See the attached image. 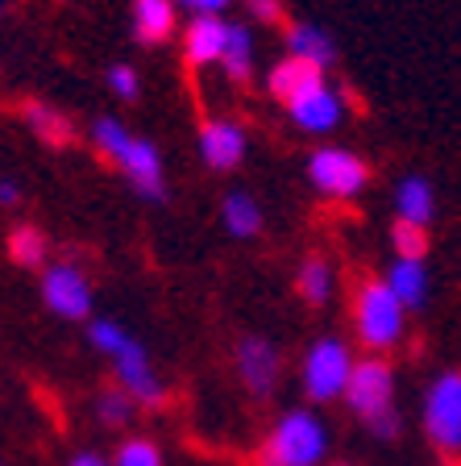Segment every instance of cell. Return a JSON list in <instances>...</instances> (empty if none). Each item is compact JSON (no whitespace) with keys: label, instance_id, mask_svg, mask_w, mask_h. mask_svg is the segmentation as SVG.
Returning <instances> with one entry per match:
<instances>
[{"label":"cell","instance_id":"cell-1","mask_svg":"<svg viewBox=\"0 0 461 466\" xmlns=\"http://www.w3.org/2000/svg\"><path fill=\"white\" fill-rule=\"evenodd\" d=\"M328 458V425L312 408H287L275 429L254 450L250 466H325Z\"/></svg>","mask_w":461,"mask_h":466},{"label":"cell","instance_id":"cell-2","mask_svg":"<svg viewBox=\"0 0 461 466\" xmlns=\"http://www.w3.org/2000/svg\"><path fill=\"white\" fill-rule=\"evenodd\" d=\"M354 329H357V338H362V346L370 350V354H378V359L404 341L407 309L395 300V291L386 288V279H362L357 283V291H354Z\"/></svg>","mask_w":461,"mask_h":466},{"label":"cell","instance_id":"cell-3","mask_svg":"<svg viewBox=\"0 0 461 466\" xmlns=\"http://www.w3.org/2000/svg\"><path fill=\"white\" fill-rule=\"evenodd\" d=\"M354 350H349V341L333 338V333H325V338H316L312 346L304 350V362H299V383H304V396L312 400V404H333V400H346V388L349 379H354Z\"/></svg>","mask_w":461,"mask_h":466},{"label":"cell","instance_id":"cell-4","mask_svg":"<svg viewBox=\"0 0 461 466\" xmlns=\"http://www.w3.org/2000/svg\"><path fill=\"white\" fill-rule=\"evenodd\" d=\"M420 420L433 450H441L445 458H461V370H441L424 388Z\"/></svg>","mask_w":461,"mask_h":466},{"label":"cell","instance_id":"cell-5","mask_svg":"<svg viewBox=\"0 0 461 466\" xmlns=\"http://www.w3.org/2000/svg\"><path fill=\"white\" fill-rule=\"evenodd\" d=\"M346 408L362 420L366 429L378 425V420L395 417L399 408H395V370L386 359L370 354V359H357L354 367V379H349L346 388Z\"/></svg>","mask_w":461,"mask_h":466},{"label":"cell","instance_id":"cell-6","mask_svg":"<svg viewBox=\"0 0 461 466\" xmlns=\"http://www.w3.org/2000/svg\"><path fill=\"white\" fill-rule=\"evenodd\" d=\"M307 179L328 200H354L370 184V163L346 146H320L307 158Z\"/></svg>","mask_w":461,"mask_h":466},{"label":"cell","instance_id":"cell-7","mask_svg":"<svg viewBox=\"0 0 461 466\" xmlns=\"http://www.w3.org/2000/svg\"><path fill=\"white\" fill-rule=\"evenodd\" d=\"M42 300L63 320H92L96 291H92V279L79 271L75 262H50L42 271Z\"/></svg>","mask_w":461,"mask_h":466},{"label":"cell","instance_id":"cell-8","mask_svg":"<svg viewBox=\"0 0 461 466\" xmlns=\"http://www.w3.org/2000/svg\"><path fill=\"white\" fill-rule=\"evenodd\" d=\"M113 370H116V388L125 391L137 408H163L166 404V383L158 379L150 362V350L142 346L137 338L125 341V350L113 359Z\"/></svg>","mask_w":461,"mask_h":466},{"label":"cell","instance_id":"cell-9","mask_svg":"<svg viewBox=\"0 0 461 466\" xmlns=\"http://www.w3.org/2000/svg\"><path fill=\"white\" fill-rule=\"evenodd\" d=\"M233 362H237L241 388L250 391L254 400L275 396V388H279V379H283V354L275 341L270 338H241Z\"/></svg>","mask_w":461,"mask_h":466},{"label":"cell","instance_id":"cell-10","mask_svg":"<svg viewBox=\"0 0 461 466\" xmlns=\"http://www.w3.org/2000/svg\"><path fill=\"white\" fill-rule=\"evenodd\" d=\"M195 142H200V158L212 171H233V167H241L246 150H250L246 126L233 121V116H208V121H200Z\"/></svg>","mask_w":461,"mask_h":466},{"label":"cell","instance_id":"cell-11","mask_svg":"<svg viewBox=\"0 0 461 466\" xmlns=\"http://www.w3.org/2000/svg\"><path fill=\"white\" fill-rule=\"evenodd\" d=\"M116 171L129 179L142 200H163L166 196V171H163V155H158V146L150 137H134L125 146V155L116 158Z\"/></svg>","mask_w":461,"mask_h":466},{"label":"cell","instance_id":"cell-12","mask_svg":"<svg viewBox=\"0 0 461 466\" xmlns=\"http://www.w3.org/2000/svg\"><path fill=\"white\" fill-rule=\"evenodd\" d=\"M287 116L304 129V134H333V129L341 126V116H346V92H336V87L325 79V84H316L299 100H291Z\"/></svg>","mask_w":461,"mask_h":466},{"label":"cell","instance_id":"cell-13","mask_svg":"<svg viewBox=\"0 0 461 466\" xmlns=\"http://www.w3.org/2000/svg\"><path fill=\"white\" fill-rule=\"evenodd\" d=\"M225 46H229V21L225 17H192L183 29V63L192 71L221 63Z\"/></svg>","mask_w":461,"mask_h":466},{"label":"cell","instance_id":"cell-14","mask_svg":"<svg viewBox=\"0 0 461 466\" xmlns=\"http://www.w3.org/2000/svg\"><path fill=\"white\" fill-rule=\"evenodd\" d=\"M129 21H134V38L142 46H163L179 29V9H175V0H134Z\"/></svg>","mask_w":461,"mask_h":466},{"label":"cell","instance_id":"cell-15","mask_svg":"<svg viewBox=\"0 0 461 466\" xmlns=\"http://www.w3.org/2000/svg\"><path fill=\"white\" fill-rule=\"evenodd\" d=\"M287 55L299 63H312V67L328 71L336 63V42L328 38V29L312 25V21H291L287 25Z\"/></svg>","mask_w":461,"mask_h":466},{"label":"cell","instance_id":"cell-16","mask_svg":"<svg viewBox=\"0 0 461 466\" xmlns=\"http://www.w3.org/2000/svg\"><path fill=\"white\" fill-rule=\"evenodd\" d=\"M316 84H325V71L312 67V63H299V58H291V55L266 71V87H270V96L283 100V105L299 100L304 92H312Z\"/></svg>","mask_w":461,"mask_h":466},{"label":"cell","instance_id":"cell-17","mask_svg":"<svg viewBox=\"0 0 461 466\" xmlns=\"http://www.w3.org/2000/svg\"><path fill=\"white\" fill-rule=\"evenodd\" d=\"M395 213H399V221H412V225H424V229H428L436 217L433 184H428L424 175H404L399 187H395Z\"/></svg>","mask_w":461,"mask_h":466},{"label":"cell","instance_id":"cell-18","mask_svg":"<svg viewBox=\"0 0 461 466\" xmlns=\"http://www.w3.org/2000/svg\"><path fill=\"white\" fill-rule=\"evenodd\" d=\"M386 288L395 291V300L404 304L407 312H420L428 304V267L424 262H407V258H395L391 271L383 275Z\"/></svg>","mask_w":461,"mask_h":466},{"label":"cell","instance_id":"cell-19","mask_svg":"<svg viewBox=\"0 0 461 466\" xmlns=\"http://www.w3.org/2000/svg\"><path fill=\"white\" fill-rule=\"evenodd\" d=\"M21 116H25V126L34 129L46 146H71L75 142V126H71V116L63 113V108L46 105V100H29V105L21 108Z\"/></svg>","mask_w":461,"mask_h":466},{"label":"cell","instance_id":"cell-20","mask_svg":"<svg viewBox=\"0 0 461 466\" xmlns=\"http://www.w3.org/2000/svg\"><path fill=\"white\" fill-rule=\"evenodd\" d=\"M221 225L229 229V238H258L266 217H262V204L254 200L250 192H229L221 200Z\"/></svg>","mask_w":461,"mask_h":466},{"label":"cell","instance_id":"cell-21","mask_svg":"<svg viewBox=\"0 0 461 466\" xmlns=\"http://www.w3.org/2000/svg\"><path fill=\"white\" fill-rule=\"evenodd\" d=\"M333 288H336L333 267H328L320 254L304 258V267L296 271V291L304 296V304H312V309H325V304L333 300Z\"/></svg>","mask_w":461,"mask_h":466},{"label":"cell","instance_id":"cell-22","mask_svg":"<svg viewBox=\"0 0 461 466\" xmlns=\"http://www.w3.org/2000/svg\"><path fill=\"white\" fill-rule=\"evenodd\" d=\"M221 67L233 84H250L254 79V34H250V25L229 21V46H225Z\"/></svg>","mask_w":461,"mask_h":466},{"label":"cell","instance_id":"cell-23","mask_svg":"<svg viewBox=\"0 0 461 466\" xmlns=\"http://www.w3.org/2000/svg\"><path fill=\"white\" fill-rule=\"evenodd\" d=\"M9 258L17 262V267H29V271H38V267H46L50 258V242L46 233L38 229V225H17V229L9 233Z\"/></svg>","mask_w":461,"mask_h":466},{"label":"cell","instance_id":"cell-24","mask_svg":"<svg viewBox=\"0 0 461 466\" xmlns=\"http://www.w3.org/2000/svg\"><path fill=\"white\" fill-rule=\"evenodd\" d=\"M391 246H395V258L424 262V258H428V246H433V238H428V229H424V225H412V221H399V217H395Z\"/></svg>","mask_w":461,"mask_h":466},{"label":"cell","instance_id":"cell-25","mask_svg":"<svg viewBox=\"0 0 461 466\" xmlns=\"http://www.w3.org/2000/svg\"><path fill=\"white\" fill-rule=\"evenodd\" d=\"M134 417H137V404L121 388H105L96 396V420L105 429H125L134 425Z\"/></svg>","mask_w":461,"mask_h":466},{"label":"cell","instance_id":"cell-26","mask_svg":"<svg viewBox=\"0 0 461 466\" xmlns=\"http://www.w3.org/2000/svg\"><path fill=\"white\" fill-rule=\"evenodd\" d=\"M129 142H134V134H129L116 116H96V121H92V146H96L108 163H116V158L125 155Z\"/></svg>","mask_w":461,"mask_h":466},{"label":"cell","instance_id":"cell-27","mask_svg":"<svg viewBox=\"0 0 461 466\" xmlns=\"http://www.w3.org/2000/svg\"><path fill=\"white\" fill-rule=\"evenodd\" d=\"M129 338H134V333H129L125 325L108 320V317H92V320H87V346L100 350V354H108V359H116V354L125 350Z\"/></svg>","mask_w":461,"mask_h":466},{"label":"cell","instance_id":"cell-28","mask_svg":"<svg viewBox=\"0 0 461 466\" xmlns=\"http://www.w3.org/2000/svg\"><path fill=\"white\" fill-rule=\"evenodd\" d=\"M113 466H166V462H163L158 441H150V437H125L113 454Z\"/></svg>","mask_w":461,"mask_h":466},{"label":"cell","instance_id":"cell-29","mask_svg":"<svg viewBox=\"0 0 461 466\" xmlns=\"http://www.w3.org/2000/svg\"><path fill=\"white\" fill-rule=\"evenodd\" d=\"M105 87L113 92V96H121V100H137L142 79H137V71L129 67V63H113V67L105 71Z\"/></svg>","mask_w":461,"mask_h":466},{"label":"cell","instance_id":"cell-30","mask_svg":"<svg viewBox=\"0 0 461 466\" xmlns=\"http://www.w3.org/2000/svg\"><path fill=\"white\" fill-rule=\"evenodd\" d=\"M246 9H250V17L262 21V25H279L283 21V0H246Z\"/></svg>","mask_w":461,"mask_h":466},{"label":"cell","instance_id":"cell-31","mask_svg":"<svg viewBox=\"0 0 461 466\" xmlns=\"http://www.w3.org/2000/svg\"><path fill=\"white\" fill-rule=\"evenodd\" d=\"M233 0H175V9H187L192 17H221Z\"/></svg>","mask_w":461,"mask_h":466},{"label":"cell","instance_id":"cell-32","mask_svg":"<svg viewBox=\"0 0 461 466\" xmlns=\"http://www.w3.org/2000/svg\"><path fill=\"white\" fill-rule=\"evenodd\" d=\"M17 200H21V184L5 175V179H0V208H13Z\"/></svg>","mask_w":461,"mask_h":466},{"label":"cell","instance_id":"cell-33","mask_svg":"<svg viewBox=\"0 0 461 466\" xmlns=\"http://www.w3.org/2000/svg\"><path fill=\"white\" fill-rule=\"evenodd\" d=\"M67 466H113V462H108V458H100V454H75Z\"/></svg>","mask_w":461,"mask_h":466},{"label":"cell","instance_id":"cell-34","mask_svg":"<svg viewBox=\"0 0 461 466\" xmlns=\"http://www.w3.org/2000/svg\"><path fill=\"white\" fill-rule=\"evenodd\" d=\"M328 466H354V462H328Z\"/></svg>","mask_w":461,"mask_h":466},{"label":"cell","instance_id":"cell-35","mask_svg":"<svg viewBox=\"0 0 461 466\" xmlns=\"http://www.w3.org/2000/svg\"><path fill=\"white\" fill-rule=\"evenodd\" d=\"M0 13H5V0H0Z\"/></svg>","mask_w":461,"mask_h":466}]
</instances>
